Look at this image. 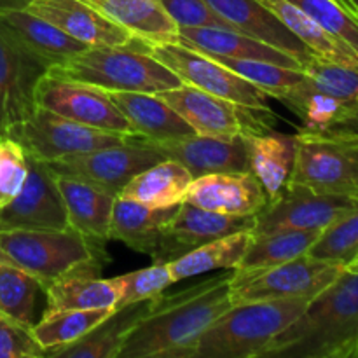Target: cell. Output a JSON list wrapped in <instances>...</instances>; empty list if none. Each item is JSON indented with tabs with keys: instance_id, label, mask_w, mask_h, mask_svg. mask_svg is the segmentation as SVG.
<instances>
[{
	"instance_id": "9a60e30c",
	"label": "cell",
	"mask_w": 358,
	"mask_h": 358,
	"mask_svg": "<svg viewBox=\"0 0 358 358\" xmlns=\"http://www.w3.org/2000/svg\"><path fill=\"white\" fill-rule=\"evenodd\" d=\"M255 217L257 215H224L187 201L180 203L175 215L163 227L159 245L152 255L154 262L168 264L217 238L240 231H255Z\"/></svg>"
},
{
	"instance_id": "1f68e13d",
	"label": "cell",
	"mask_w": 358,
	"mask_h": 358,
	"mask_svg": "<svg viewBox=\"0 0 358 358\" xmlns=\"http://www.w3.org/2000/svg\"><path fill=\"white\" fill-rule=\"evenodd\" d=\"M44 315L69 310H115L117 287L114 278L77 275L52 283L44 290Z\"/></svg>"
},
{
	"instance_id": "ac0fdd59",
	"label": "cell",
	"mask_w": 358,
	"mask_h": 358,
	"mask_svg": "<svg viewBox=\"0 0 358 358\" xmlns=\"http://www.w3.org/2000/svg\"><path fill=\"white\" fill-rule=\"evenodd\" d=\"M27 9L86 45H126L135 38L86 0H31Z\"/></svg>"
},
{
	"instance_id": "8d00e7d4",
	"label": "cell",
	"mask_w": 358,
	"mask_h": 358,
	"mask_svg": "<svg viewBox=\"0 0 358 358\" xmlns=\"http://www.w3.org/2000/svg\"><path fill=\"white\" fill-rule=\"evenodd\" d=\"M358 254V199L352 208L325 227L308 255L346 266Z\"/></svg>"
},
{
	"instance_id": "f546056e",
	"label": "cell",
	"mask_w": 358,
	"mask_h": 358,
	"mask_svg": "<svg viewBox=\"0 0 358 358\" xmlns=\"http://www.w3.org/2000/svg\"><path fill=\"white\" fill-rule=\"evenodd\" d=\"M259 3L271 10L311 52L322 58L339 63H358V55L348 44L325 30L313 17L290 3L289 0H257Z\"/></svg>"
},
{
	"instance_id": "f1b7e54d",
	"label": "cell",
	"mask_w": 358,
	"mask_h": 358,
	"mask_svg": "<svg viewBox=\"0 0 358 358\" xmlns=\"http://www.w3.org/2000/svg\"><path fill=\"white\" fill-rule=\"evenodd\" d=\"M149 301L133 304V306L119 308L108 318L86 336L70 345L52 350L48 357H63V358H117L122 341L131 329V325L138 320L140 315L147 310Z\"/></svg>"
},
{
	"instance_id": "7a4b0ae2",
	"label": "cell",
	"mask_w": 358,
	"mask_h": 358,
	"mask_svg": "<svg viewBox=\"0 0 358 358\" xmlns=\"http://www.w3.org/2000/svg\"><path fill=\"white\" fill-rule=\"evenodd\" d=\"M358 273L348 269L308 303L264 358H355Z\"/></svg>"
},
{
	"instance_id": "52a82bcc",
	"label": "cell",
	"mask_w": 358,
	"mask_h": 358,
	"mask_svg": "<svg viewBox=\"0 0 358 358\" xmlns=\"http://www.w3.org/2000/svg\"><path fill=\"white\" fill-rule=\"evenodd\" d=\"M345 266L338 262L303 255L294 261L264 269H233L231 303H266V301H311L339 278Z\"/></svg>"
},
{
	"instance_id": "e575fe53",
	"label": "cell",
	"mask_w": 358,
	"mask_h": 358,
	"mask_svg": "<svg viewBox=\"0 0 358 358\" xmlns=\"http://www.w3.org/2000/svg\"><path fill=\"white\" fill-rule=\"evenodd\" d=\"M44 292L38 280L0 257V311L24 325H35L37 297Z\"/></svg>"
},
{
	"instance_id": "e0dca14e",
	"label": "cell",
	"mask_w": 358,
	"mask_h": 358,
	"mask_svg": "<svg viewBox=\"0 0 358 358\" xmlns=\"http://www.w3.org/2000/svg\"><path fill=\"white\" fill-rule=\"evenodd\" d=\"M185 201L224 215H257L269 203L259 178L248 171H220L192 178Z\"/></svg>"
},
{
	"instance_id": "6da1fadb",
	"label": "cell",
	"mask_w": 358,
	"mask_h": 358,
	"mask_svg": "<svg viewBox=\"0 0 358 358\" xmlns=\"http://www.w3.org/2000/svg\"><path fill=\"white\" fill-rule=\"evenodd\" d=\"M233 269L171 294H159L131 325L117 358H192L201 336L226 313Z\"/></svg>"
},
{
	"instance_id": "ab89813d",
	"label": "cell",
	"mask_w": 358,
	"mask_h": 358,
	"mask_svg": "<svg viewBox=\"0 0 358 358\" xmlns=\"http://www.w3.org/2000/svg\"><path fill=\"white\" fill-rule=\"evenodd\" d=\"M30 171L28 154L10 136H0V208L16 199Z\"/></svg>"
},
{
	"instance_id": "f35d334b",
	"label": "cell",
	"mask_w": 358,
	"mask_h": 358,
	"mask_svg": "<svg viewBox=\"0 0 358 358\" xmlns=\"http://www.w3.org/2000/svg\"><path fill=\"white\" fill-rule=\"evenodd\" d=\"M115 287H117V304L115 310L133 304L150 301L163 294L168 287L175 283L173 275H171L168 264H156L136 271L119 275L114 278Z\"/></svg>"
},
{
	"instance_id": "4316f807",
	"label": "cell",
	"mask_w": 358,
	"mask_h": 358,
	"mask_svg": "<svg viewBox=\"0 0 358 358\" xmlns=\"http://www.w3.org/2000/svg\"><path fill=\"white\" fill-rule=\"evenodd\" d=\"M250 171L259 178L269 199L276 198L289 182L296 154L294 136L275 133L273 128L257 129L243 136Z\"/></svg>"
},
{
	"instance_id": "4dcf8cb0",
	"label": "cell",
	"mask_w": 358,
	"mask_h": 358,
	"mask_svg": "<svg viewBox=\"0 0 358 358\" xmlns=\"http://www.w3.org/2000/svg\"><path fill=\"white\" fill-rule=\"evenodd\" d=\"M252 236L254 231L227 234L168 262L175 283L217 269H238L247 254Z\"/></svg>"
},
{
	"instance_id": "44dd1931",
	"label": "cell",
	"mask_w": 358,
	"mask_h": 358,
	"mask_svg": "<svg viewBox=\"0 0 358 358\" xmlns=\"http://www.w3.org/2000/svg\"><path fill=\"white\" fill-rule=\"evenodd\" d=\"M107 94L128 119L136 138L164 142L194 135V129L157 94L126 91H108Z\"/></svg>"
},
{
	"instance_id": "2e32d148",
	"label": "cell",
	"mask_w": 358,
	"mask_h": 358,
	"mask_svg": "<svg viewBox=\"0 0 358 358\" xmlns=\"http://www.w3.org/2000/svg\"><path fill=\"white\" fill-rule=\"evenodd\" d=\"M30 171L14 201L0 208V231L69 229L65 206L56 187L55 173L42 161L28 156Z\"/></svg>"
},
{
	"instance_id": "d590c367",
	"label": "cell",
	"mask_w": 358,
	"mask_h": 358,
	"mask_svg": "<svg viewBox=\"0 0 358 358\" xmlns=\"http://www.w3.org/2000/svg\"><path fill=\"white\" fill-rule=\"evenodd\" d=\"M206 55V52H205ZM215 62L222 63L234 73L243 77L245 80L257 86L264 91L268 96L278 98L287 90L294 87L303 80V69H290V66L276 65L271 62H261V59H245V58H227V56L208 55Z\"/></svg>"
},
{
	"instance_id": "836d02e7",
	"label": "cell",
	"mask_w": 358,
	"mask_h": 358,
	"mask_svg": "<svg viewBox=\"0 0 358 358\" xmlns=\"http://www.w3.org/2000/svg\"><path fill=\"white\" fill-rule=\"evenodd\" d=\"M112 313L114 310L55 311V313L42 315L41 320L35 322L31 331L37 341L49 353L86 336Z\"/></svg>"
},
{
	"instance_id": "484cf974",
	"label": "cell",
	"mask_w": 358,
	"mask_h": 358,
	"mask_svg": "<svg viewBox=\"0 0 358 358\" xmlns=\"http://www.w3.org/2000/svg\"><path fill=\"white\" fill-rule=\"evenodd\" d=\"M0 23L30 51L41 56L49 65H58L72 58L87 45L76 41L65 31L56 28L44 17L30 13L28 9L0 10Z\"/></svg>"
},
{
	"instance_id": "7c38bea8",
	"label": "cell",
	"mask_w": 358,
	"mask_h": 358,
	"mask_svg": "<svg viewBox=\"0 0 358 358\" xmlns=\"http://www.w3.org/2000/svg\"><path fill=\"white\" fill-rule=\"evenodd\" d=\"M51 65L0 23V136H10L35 110V91Z\"/></svg>"
},
{
	"instance_id": "4fadbf2b",
	"label": "cell",
	"mask_w": 358,
	"mask_h": 358,
	"mask_svg": "<svg viewBox=\"0 0 358 358\" xmlns=\"http://www.w3.org/2000/svg\"><path fill=\"white\" fill-rule=\"evenodd\" d=\"M35 103L90 128L135 136L131 124L115 107L107 91L90 84L45 73L35 91Z\"/></svg>"
},
{
	"instance_id": "7402d4cb",
	"label": "cell",
	"mask_w": 358,
	"mask_h": 358,
	"mask_svg": "<svg viewBox=\"0 0 358 358\" xmlns=\"http://www.w3.org/2000/svg\"><path fill=\"white\" fill-rule=\"evenodd\" d=\"M178 42L187 48L206 52V55L261 59V62H271L276 65L290 66V69H303V65L294 56L287 55L285 51H280L259 38L241 34L233 28H178Z\"/></svg>"
},
{
	"instance_id": "d6986e66",
	"label": "cell",
	"mask_w": 358,
	"mask_h": 358,
	"mask_svg": "<svg viewBox=\"0 0 358 358\" xmlns=\"http://www.w3.org/2000/svg\"><path fill=\"white\" fill-rule=\"evenodd\" d=\"M147 143L159 150L166 159H173L187 168L192 178L208 173H220V171L250 170L243 136L224 140L194 133L185 138Z\"/></svg>"
},
{
	"instance_id": "bcb514c9",
	"label": "cell",
	"mask_w": 358,
	"mask_h": 358,
	"mask_svg": "<svg viewBox=\"0 0 358 358\" xmlns=\"http://www.w3.org/2000/svg\"><path fill=\"white\" fill-rule=\"evenodd\" d=\"M355 114H357V126H358V94H357V100H355Z\"/></svg>"
},
{
	"instance_id": "8992f818",
	"label": "cell",
	"mask_w": 358,
	"mask_h": 358,
	"mask_svg": "<svg viewBox=\"0 0 358 358\" xmlns=\"http://www.w3.org/2000/svg\"><path fill=\"white\" fill-rule=\"evenodd\" d=\"M294 143L296 154L287 184L358 198V129L303 128L294 135Z\"/></svg>"
},
{
	"instance_id": "9c48e42d",
	"label": "cell",
	"mask_w": 358,
	"mask_h": 358,
	"mask_svg": "<svg viewBox=\"0 0 358 358\" xmlns=\"http://www.w3.org/2000/svg\"><path fill=\"white\" fill-rule=\"evenodd\" d=\"M163 98L196 135L231 140L252 131L273 128L271 110H255L234 101L224 100L212 93L182 83L173 90L156 93Z\"/></svg>"
},
{
	"instance_id": "5bb4252c",
	"label": "cell",
	"mask_w": 358,
	"mask_h": 358,
	"mask_svg": "<svg viewBox=\"0 0 358 358\" xmlns=\"http://www.w3.org/2000/svg\"><path fill=\"white\" fill-rule=\"evenodd\" d=\"M352 196L324 194L304 185L287 184L255 217V233L290 229L324 231L355 205Z\"/></svg>"
},
{
	"instance_id": "3957f363",
	"label": "cell",
	"mask_w": 358,
	"mask_h": 358,
	"mask_svg": "<svg viewBox=\"0 0 358 358\" xmlns=\"http://www.w3.org/2000/svg\"><path fill=\"white\" fill-rule=\"evenodd\" d=\"M103 245L72 227L0 231V257L38 280L44 290L69 276L100 275L110 262Z\"/></svg>"
},
{
	"instance_id": "8fae6325",
	"label": "cell",
	"mask_w": 358,
	"mask_h": 358,
	"mask_svg": "<svg viewBox=\"0 0 358 358\" xmlns=\"http://www.w3.org/2000/svg\"><path fill=\"white\" fill-rule=\"evenodd\" d=\"M10 138L17 140L30 157L42 163H51L72 154L119 145L133 136L90 128L51 110L35 107V110L24 119L23 124L10 135Z\"/></svg>"
},
{
	"instance_id": "f6af8a7d",
	"label": "cell",
	"mask_w": 358,
	"mask_h": 358,
	"mask_svg": "<svg viewBox=\"0 0 358 358\" xmlns=\"http://www.w3.org/2000/svg\"><path fill=\"white\" fill-rule=\"evenodd\" d=\"M346 2H348L350 6L353 7V10H355V13L358 14V0H346Z\"/></svg>"
},
{
	"instance_id": "ba28073f",
	"label": "cell",
	"mask_w": 358,
	"mask_h": 358,
	"mask_svg": "<svg viewBox=\"0 0 358 358\" xmlns=\"http://www.w3.org/2000/svg\"><path fill=\"white\" fill-rule=\"evenodd\" d=\"M140 48L170 69L184 84L199 87L224 100L234 101L243 107L255 110H269L268 94L252 83L245 80L233 70L215 62L198 49L187 48L180 42H164V44H147L136 38Z\"/></svg>"
},
{
	"instance_id": "cb8c5ba5",
	"label": "cell",
	"mask_w": 358,
	"mask_h": 358,
	"mask_svg": "<svg viewBox=\"0 0 358 358\" xmlns=\"http://www.w3.org/2000/svg\"><path fill=\"white\" fill-rule=\"evenodd\" d=\"M56 187L65 206L69 227L98 241H108L115 196L96 185L55 175Z\"/></svg>"
},
{
	"instance_id": "ee69618b",
	"label": "cell",
	"mask_w": 358,
	"mask_h": 358,
	"mask_svg": "<svg viewBox=\"0 0 358 358\" xmlns=\"http://www.w3.org/2000/svg\"><path fill=\"white\" fill-rule=\"evenodd\" d=\"M346 269H348V271H352V273H358V254L355 255V257H353V261L350 262L348 266H346Z\"/></svg>"
},
{
	"instance_id": "60d3db41",
	"label": "cell",
	"mask_w": 358,
	"mask_h": 358,
	"mask_svg": "<svg viewBox=\"0 0 358 358\" xmlns=\"http://www.w3.org/2000/svg\"><path fill=\"white\" fill-rule=\"evenodd\" d=\"M44 346L37 341L30 325L14 320L0 311V358H44Z\"/></svg>"
},
{
	"instance_id": "74e56055",
	"label": "cell",
	"mask_w": 358,
	"mask_h": 358,
	"mask_svg": "<svg viewBox=\"0 0 358 358\" xmlns=\"http://www.w3.org/2000/svg\"><path fill=\"white\" fill-rule=\"evenodd\" d=\"M358 55V14L346 0H289Z\"/></svg>"
},
{
	"instance_id": "83f0119b",
	"label": "cell",
	"mask_w": 358,
	"mask_h": 358,
	"mask_svg": "<svg viewBox=\"0 0 358 358\" xmlns=\"http://www.w3.org/2000/svg\"><path fill=\"white\" fill-rule=\"evenodd\" d=\"M191 182L192 175L187 168L173 159H164L135 175L117 196L152 208H163L184 203Z\"/></svg>"
},
{
	"instance_id": "7dc6e473",
	"label": "cell",
	"mask_w": 358,
	"mask_h": 358,
	"mask_svg": "<svg viewBox=\"0 0 358 358\" xmlns=\"http://www.w3.org/2000/svg\"><path fill=\"white\" fill-rule=\"evenodd\" d=\"M355 358H358V343H357V352H355Z\"/></svg>"
},
{
	"instance_id": "7bdbcfd3",
	"label": "cell",
	"mask_w": 358,
	"mask_h": 358,
	"mask_svg": "<svg viewBox=\"0 0 358 358\" xmlns=\"http://www.w3.org/2000/svg\"><path fill=\"white\" fill-rule=\"evenodd\" d=\"M31 0H0V10L27 9Z\"/></svg>"
},
{
	"instance_id": "b9f144b4",
	"label": "cell",
	"mask_w": 358,
	"mask_h": 358,
	"mask_svg": "<svg viewBox=\"0 0 358 358\" xmlns=\"http://www.w3.org/2000/svg\"><path fill=\"white\" fill-rule=\"evenodd\" d=\"M171 20L178 28L189 27H210V28H231L219 14L205 0H159ZM234 30V28H233Z\"/></svg>"
},
{
	"instance_id": "30bf717a",
	"label": "cell",
	"mask_w": 358,
	"mask_h": 358,
	"mask_svg": "<svg viewBox=\"0 0 358 358\" xmlns=\"http://www.w3.org/2000/svg\"><path fill=\"white\" fill-rule=\"evenodd\" d=\"M164 159L159 150L133 136L119 145L72 154L45 164L55 175L76 178L117 196L135 175Z\"/></svg>"
},
{
	"instance_id": "d4e9b609",
	"label": "cell",
	"mask_w": 358,
	"mask_h": 358,
	"mask_svg": "<svg viewBox=\"0 0 358 358\" xmlns=\"http://www.w3.org/2000/svg\"><path fill=\"white\" fill-rule=\"evenodd\" d=\"M147 44L178 42V24L159 0H86Z\"/></svg>"
},
{
	"instance_id": "277c9868",
	"label": "cell",
	"mask_w": 358,
	"mask_h": 358,
	"mask_svg": "<svg viewBox=\"0 0 358 358\" xmlns=\"http://www.w3.org/2000/svg\"><path fill=\"white\" fill-rule=\"evenodd\" d=\"M48 73L90 84L103 91L150 93L173 90L182 80L140 48L136 38L126 45H87Z\"/></svg>"
},
{
	"instance_id": "ffe728a7",
	"label": "cell",
	"mask_w": 358,
	"mask_h": 358,
	"mask_svg": "<svg viewBox=\"0 0 358 358\" xmlns=\"http://www.w3.org/2000/svg\"><path fill=\"white\" fill-rule=\"evenodd\" d=\"M205 2L231 28L259 38L280 51H285L303 66L315 56V52H311L271 10L266 9L257 0H205Z\"/></svg>"
},
{
	"instance_id": "603a6c76",
	"label": "cell",
	"mask_w": 358,
	"mask_h": 358,
	"mask_svg": "<svg viewBox=\"0 0 358 358\" xmlns=\"http://www.w3.org/2000/svg\"><path fill=\"white\" fill-rule=\"evenodd\" d=\"M178 206L180 205L152 208L133 199L115 196L108 240L121 241L131 250L152 257L159 245L163 227L175 215Z\"/></svg>"
},
{
	"instance_id": "5b68a950",
	"label": "cell",
	"mask_w": 358,
	"mask_h": 358,
	"mask_svg": "<svg viewBox=\"0 0 358 358\" xmlns=\"http://www.w3.org/2000/svg\"><path fill=\"white\" fill-rule=\"evenodd\" d=\"M310 301L233 304L201 336L192 358H264L273 341L296 322Z\"/></svg>"
},
{
	"instance_id": "d6a6232c",
	"label": "cell",
	"mask_w": 358,
	"mask_h": 358,
	"mask_svg": "<svg viewBox=\"0 0 358 358\" xmlns=\"http://www.w3.org/2000/svg\"><path fill=\"white\" fill-rule=\"evenodd\" d=\"M318 236H320V231L278 229L268 231V233L254 231L247 254L238 269L252 271V269L273 268V266L303 257V255H308Z\"/></svg>"
}]
</instances>
